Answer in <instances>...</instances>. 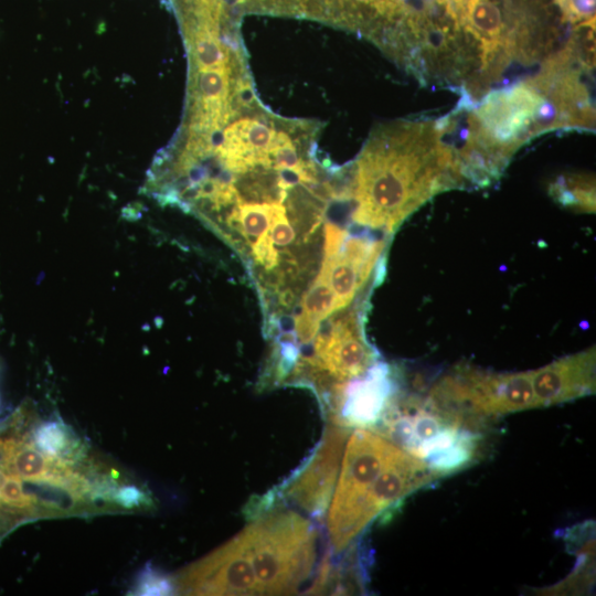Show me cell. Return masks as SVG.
I'll return each mask as SVG.
<instances>
[{"label": "cell", "instance_id": "obj_1", "mask_svg": "<svg viewBox=\"0 0 596 596\" xmlns=\"http://www.w3.org/2000/svg\"><path fill=\"white\" fill-rule=\"evenodd\" d=\"M464 184L435 120L390 123L373 131L355 162L352 219L392 233L433 196Z\"/></svg>", "mask_w": 596, "mask_h": 596}, {"label": "cell", "instance_id": "obj_2", "mask_svg": "<svg viewBox=\"0 0 596 596\" xmlns=\"http://www.w3.org/2000/svg\"><path fill=\"white\" fill-rule=\"evenodd\" d=\"M237 535L252 562L258 595L295 593L310 576L316 561V530L300 514L267 512Z\"/></svg>", "mask_w": 596, "mask_h": 596}, {"label": "cell", "instance_id": "obj_3", "mask_svg": "<svg viewBox=\"0 0 596 596\" xmlns=\"http://www.w3.org/2000/svg\"><path fill=\"white\" fill-rule=\"evenodd\" d=\"M402 406L385 421L395 445L439 476L453 473L470 464L479 436L465 427L462 417L432 401Z\"/></svg>", "mask_w": 596, "mask_h": 596}, {"label": "cell", "instance_id": "obj_4", "mask_svg": "<svg viewBox=\"0 0 596 596\" xmlns=\"http://www.w3.org/2000/svg\"><path fill=\"white\" fill-rule=\"evenodd\" d=\"M471 109L481 136L503 168L531 138L560 129L552 105L532 78L487 93L473 100Z\"/></svg>", "mask_w": 596, "mask_h": 596}, {"label": "cell", "instance_id": "obj_5", "mask_svg": "<svg viewBox=\"0 0 596 596\" xmlns=\"http://www.w3.org/2000/svg\"><path fill=\"white\" fill-rule=\"evenodd\" d=\"M397 447L366 428H356L351 434L326 512L328 536L336 553L345 550L360 534L356 526L360 504Z\"/></svg>", "mask_w": 596, "mask_h": 596}, {"label": "cell", "instance_id": "obj_6", "mask_svg": "<svg viewBox=\"0 0 596 596\" xmlns=\"http://www.w3.org/2000/svg\"><path fill=\"white\" fill-rule=\"evenodd\" d=\"M430 401L456 414L496 417L539 407L530 371L497 373L458 366L432 390Z\"/></svg>", "mask_w": 596, "mask_h": 596}, {"label": "cell", "instance_id": "obj_7", "mask_svg": "<svg viewBox=\"0 0 596 596\" xmlns=\"http://www.w3.org/2000/svg\"><path fill=\"white\" fill-rule=\"evenodd\" d=\"M313 351V355L306 359L296 372L305 369L313 379L349 382L362 377L375 360V353L353 313L338 318L327 332L320 333Z\"/></svg>", "mask_w": 596, "mask_h": 596}, {"label": "cell", "instance_id": "obj_8", "mask_svg": "<svg viewBox=\"0 0 596 596\" xmlns=\"http://www.w3.org/2000/svg\"><path fill=\"white\" fill-rule=\"evenodd\" d=\"M175 589L193 595H258L255 572L238 535L185 568Z\"/></svg>", "mask_w": 596, "mask_h": 596}, {"label": "cell", "instance_id": "obj_9", "mask_svg": "<svg viewBox=\"0 0 596 596\" xmlns=\"http://www.w3.org/2000/svg\"><path fill=\"white\" fill-rule=\"evenodd\" d=\"M345 438L344 426L328 427L313 456L287 487L286 496L310 514L323 515L328 509Z\"/></svg>", "mask_w": 596, "mask_h": 596}, {"label": "cell", "instance_id": "obj_10", "mask_svg": "<svg viewBox=\"0 0 596 596\" xmlns=\"http://www.w3.org/2000/svg\"><path fill=\"white\" fill-rule=\"evenodd\" d=\"M446 1L459 25L479 50L481 73L496 75L512 56L511 35L504 31L498 6L492 0Z\"/></svg>", "mask_w": 596, "mask_h": 596}, {"label": "cell", "instance_id": "obj_11", "mask_svg": "<svg viewBox=\"0 0 596 596\" xmlns=\"http://www.w3.org/2000/svg\"><path fill=\"white\" fill-rule=\"evenodd\" d=\"M595 347L531 370L532 389L539 407L561 404L595 393Z\"/></svg>", "mask_w": 596, "mask_h": 596}, {"label": "cell", "instance_id": "obj_12", "mask_svg": "<svg viewBox=\"0 0 596 596\" xmlns=\"http://www.w3.org/2000/svg\"><path fill=\"white\" fill-rule=\"evenodd\" d=\"M383 241L347 236L333 254H324L322 269L334 295L336 310L345 308L366 283L383 248Z\"/></svg>", "mask_w": 596, "mask_h": 596}, {"label": "cell", "instance_id": "obj_13", "mask_svg": "<svg viewBox=\"0 0 596 596\" xmlns=\"http://www.w3.org/2000/svg\"><path fill=\"white\" fill-rule=\"evenodd\" d=\"M340 385L337 424L366 428L376 424L389 406L392 384L385 365L374 364L361 380Z\"/></svg>", "mask_w": 596, "mask_h": 596}, {"label": "cell", "instance_id": "obj_14", "mask_svg": "<svg viewBox=\"0 0 596 596\" xmlns=\"http://www.w3.org/2000/svg\"><path fill=\"white\" fill-rule=\"evenodd\" d=\"M276 130L254 118H242L230 125L217 152L225 168L235 173H245L256 166L272 167L269 150Z\"/></svg>", "mask_w": 596, "mask_h": 596}, {"label": "cell", "instance_id": "obj_15", "mask_svg": "<svg viewBox=\"0 0 596 596\" xmlns=\"http://www.w3.org/2000/svg\"><path fill=\"white\" fill-rule=\"evenodd\" d=\"M295 331L300 343H309L319 330L320 322L336 311L334 295L321 268L300 304Z\"/></svg>", "mask_w": 596, "mask_h": 596}, {"label": "cell", "instance_id": "obj_16", "mask_svg": "<svg viewBox=\"0 0 596 596\" xmlns=\"http://www.w3.org/2000/svg\"><path fill=\"white\" fill-rule=\"evenodd\" d=\"M33 440L44 455L67 465H74L85 455L82 439L60 419H51L38 425L33 433Z\"/></svg>", "mask_w": 596, "mask_h": 596}, {"label": "cell", "instance_id": "obj_17", "mask_svg": "<svg viewBox=\"0 0 596 596\" xmlns=\"http://www.w3.org/2000/svg\"><path fill=\"white\" fill-rule=\"evenodd\" d=\"M274 203H240L228 217V225L234 227L251 248L269 233Z\"/></svg>", "mask_w": 596, "mask_h": 596}, {"label": "cell", "instance_id": "obj_18", "mask_svg": "<svg viewBox=\"0 0 596 596\" xmlns=\"http://www.w3.org/2000/svg\"><path fill=\"white\" fill-rule=\"evenodd\" d=\"M550 194L565 207L581 212H595V180L592 175L560 177L550 185Z\"/></svg>", "mask_w": 596, "mask_h": 596}, {"label": "cell", "instance_id": "obj_19", "mask_svg": "<svg viewBox=\"0 0 596 596\" xmlns=\"http://www.w3.org/2000/svg\"><path fill=\"white\" fill-rule=\"evenodd\" d=\"M0 502L20 512L33 513L40 510L38 499L23 486L22 479L0 468Z\"/></svg>", "mask_w": 596, "mask_h": 596}, {"label": "cell", "instance_id": "obj_20", "mask_svg": "<svg viewBox=\"0 0 596 596\" xmlns=\"http://www.w3.org/2000/svg\"><path fill=\"white\" fill-rule=\"evenodd\" d=\"M173 590L175 583L150 565L139 573L132 589L135 595H169Z\"/></svg>", "mask_w": 596, "mask_h": 596}, {"label": "cell", "instance_id": "obj_21", "mask_svg": "<svg viewBox=\"0 0 596 596\" xmlns=\"http://www.w3.org/2000/svg\"><path fill=\"white\" fill-rule=\"evenodd\" d=\"M565 22L579 24L595 18V0H554Z\"/></svg>", "mask_w": 596, "mask_h": 596}, {"label": "cell", "instance_id": "obj_22", "mask_svg": "<svg viewBox=\"0 0 596 596\" xmlns=\"http://www.w3.org/2000/svg\"><path fill=\"white\" fill-rule=\"evenodd\" d=\"M269 234L275 246L286 247L295 240V232L286 216V210L280 202L274 203Z\"/></svg>", "mask_w": 596, "mask_h": 596}, {"label": "cell", "instance_id": "obj_23", "mask_svg": "<svg viewBox=\"0 0 596 596\" xmlns=\"http://www.w3.org/2000/svg\"><path fill=\"white\" fill-rule=\"evenodd\" d=\"M111 503L124 509H135L152 504L151 499L145 491L135 485H124L115 489L111 496Z\"/></svg>", "mask_w": 596, "mask_h": 596}, {"label": "cell", "instance_id": "obj_24", "mask_svg": "<svg viewBox=\"0 0 596 596\" xmlns=\"http://www.w3.org/2000/svg\"><path fill=\"white\" fill-rule=\"evenodd\" d=\"M353 4H358L365 9H370L373 13L393 19L404 12L402 0H350Z\"/></svg>", "mask_w": 596, "mask_h": 596}, {"label": "cell", "instance_id": "obj_25", "mask_svg": "<svg viewBox=\"0 0 596 596\" xmlns=\"http://www.w3.org/2000/svg\"><path fill=\"white\" fill-rule=\"evenodd\" d=\"M17 514H22L0 502V531L4 530L8 526V523H13L19 521L20 518H17Z\"/></svg>", "mask_w": 596, "mask_h": 596}]
</instances>
